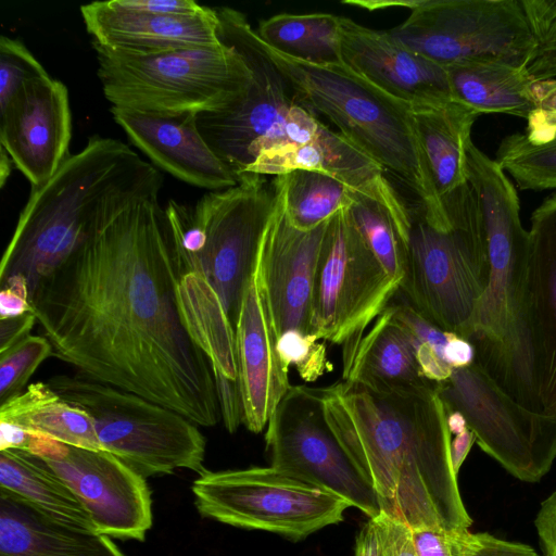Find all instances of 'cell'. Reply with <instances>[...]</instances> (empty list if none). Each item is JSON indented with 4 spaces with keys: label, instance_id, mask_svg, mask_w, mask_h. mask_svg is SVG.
<instances>
[{
    "label": "cell",
    "instance_id": "6da1fadb",
    "mask_svg": "<svg viewBox=\"0 0 556 556\" xmlns=\"http://www.w3.org/2000/svg\"><path fill=\"white\" fill-rule=\"evenodd\" d=\"M182 275L165 206L151 199L88 237L30 305L54 357L78 375L213 427L216 382L180 312Z\"/></svg>",
    "mask_w": 556,
    "mask_h": 556
},
{
    "label": "cell",
    "instance_id": "7a4b0ae2",
    "mask_svg": "<svg viewBox=\"0 0 556 556\" xmlns=\"http://www.w3.org/2000/svg\"><path fill=\"white\" fill-rule=\"evenodd\" d=\"M325 416L374 489L380 513L410 530L469 529L451 457L447 410L435 383L375 389L341 380L326 387Z\"/></svg>",
    "mask_w": 556,
    "mask_h": 556
},
{
    "label": "cell",
    "instance_id": "3957f363",
    "mask_svg": "<svg viewBox=\"0 0 556 556\" xmlns=\"http://www.w3.org/2000/svg\"><path fill=\"white\" fill-rule=\"evenodd\" d=\"M163 176L128 144L99 135L70 154L43 185L31 188L0 263L1 288L29 302L96 230L140 202L159 199Z\"/></svg>",
    "mask_w": 556,
    "mask_h": 556
},
{
    "label": "cell",
    "instance_id": "277c9868",
    "mask_svg": "<svg viewBox=\"0 0 556 556\" xmlns=\"http://www.w3.org/2000/svg\"><path fill=\"white\" fill-rule=\"evenodd\" d=\"M468 184L484 231L489 278L466 339L476 361L504 391L541 412L527 324L529 231L520 220L519 199L496 163L475 167Z\"/></svg>",
    "mask_w": 556,
    "mask_h": 556
},
{
    "label": "cell",
    "instance_id": "5b68a950",
    "mask_svg": "<svg viewBox=\"0 0 556 556\" xmlns=\"http://www.w3.org/2000/svg\"><path fill=\"white\" fill-rule=\"evenodd\" d=\"M260 43L301 104L326 116L342 136L404 181L419 198L422 214L431 225L446 226L447 217L433 188L409 103L387 93L345 64H312L278 52L261 38Z\"/></svg>",
    "mask_w": 556,
    "mask_h": 556
},
{
    "label": "cell",
    "instance_id": "8992f818",
    "mask_svg": "<svg viewBox=\"0 0 556 556\" xmlns=\"http://www.w3.org/2000/svg\"><path fill=\"white\" fill-rule=\"evenodd\" d=\"M274 202V179L247 173L237 186L208 191L193 204L169 200L165 206L182 274L207 280L233 329Z\"/></svg>",
    "mask_w": 556,
    "mask_h": 556
},
{
    "label": "cell",
    "instance_id": "52a82bcc",
    "mask_svg": "<svg viewBox=\"0 0 556 556\" xmlns=\"http://www.w3.org/2000/svg\"><path fill=\"white\" fill-rule=\"evenodd\" d=\"M450 225L440 228L412 213L400 290L440 329L466 339L488 285L489 258L478 205L468 182L441 197Z\"/></svg>",
    "mask_w": 556,
    "mask_h": 556
},
{
    "label": "cell",
    "instance_id": "ba28073f",
    "mask_svg": "<svg viewBox=\"0 0 556 556\" xmlns=\"http://www.w3.org/2000/svg\"><path fill=\"white\" fill-rule=\"evenodd\" d=\"M92 46L103 94L117 109L153 115L220 111L243 98L253 81L245 59L224 41L159 54Z\"/></svg>",
    "mask_w": 556,
    "mask_h": 556
},
{
    "label": "cell",
    "instance_id": "9c48e42d",
    "mask_svg": "<svg viewBox=\"0 0 556 556\" xmlns=\"http://www.w3.org/2000/svg\"><path fill=\"white\" fill-rule=\"evenodd\" d=\"M216 11L219 39L245 59L253 81L238 102L220 111L199 113L195 123L212 150L240 177L263 151L307 142L323 123L298 101L262 49L247 16L227 7Z\"/></svg>",
    "mask_w": 556,
    "mask_h": 556
},
{
    "label": "cell",
    "instance_id": "30bf717a",
    "mask_svg": "<svg viewBox=\"0 0 556 556\" xmlns=\"http://www.w3.org/2000/svg\"><path fill=\"white\" fill-rule=\"evenodd\" d=\"M47 383L93 422L100 445L143 478L206 469V440L199 426L146 397L78 374L58 375Z\"/></svg>",
    "mask_w": 556,
    "mask_h": 556
},
{
    "label": "cell",
    "instance_id": "8fae6325",
    "mask_svg": "<svg viewBox=\"0 0 556 556\" xmlns=\"http://www.w3.org/2000/svg\"><path fill=\"white\" fill-rule=\"evenodd\" d=\"M203 517L300 541L344 519L340 496L274 467L208 471L192 484Z\"/></svg>",
    "mask_w": 556,
    "mask_h": 556
},
{
    "label": "cell",
    "instance_id": "7c38bea8",
    "mask_svg": "<svg viewBox=\"0 0 556 556\" xmlns=\"http://www.w3.org/2000/svg\"><path fill=\"white\" fill-rule=\"evenodd\" d=\"M400 286L376 258L348 210L328 220L315 273L311 334L342 345L343 371L367 327Z\"/></svg>",
    "mask_w": 556,
    "mask_h": 556
},
{
    "label": "cell",
    "instance_id": "4fadbf2b",
    "mask_svg": "<svg viewBox=\"0 0 556 556\" xmlns=\"http://www.w3.org/2000/svg\"><path fill=\"white\" fill-rule=\"evenodd\" d=\"M408 17L388 30L441 65L492 61L527 66L535 41L521 0H413Z\"/></svg>",
    "mask_w": 556,
    "mask_h": 556
},
{
    "label": "cell",
    "instance_id": "5bb4252c",
    "mask_svg": "<svg viewBox=\"0 0 556 556\" xmlns=\"http://www.w3.org/2000/svg\"><path fill=\"white\" fill-rule=\"evenodd\" d=\"M447 412L460 413L480 448L523 482L540 481L556 459V415L513 399L475 361L435 383Z\"/></svg>",
    "mask_w": 556,
    "mask_h": 556
},
{
    "label": "cell",
    "instance_id": "9a60e30c",
    "mask_svg": "<svg viewBox=\"0 0 556 556\" xmlns=\"http://www.w3.org/2000/svg\"><path fill=\"white\" fill-rule=\"evenodd\" d=\"M325 394L326 387H290L267 424L270 466L327 490L375 518L380 514L376 493L328 425Z\"/></svg>",
    "mask_w": 556,
    "mask_h": 556
},
{
    "label": "cell",
    "instance_id": "2e32d148",
    "mask_svg": "<svg viewBox=\"0 0 556 556\" xmlns=\"http://www.w3.org/2000/svg\"><path fill=\"white\" fill-rule=\"evenodd\" d=\"M25 452L39 456L65 481L90 513L96 532L146 539L152 526L151 492L146 478L118 457L38 434H31Z\"/></svg>",
    "mask_w": 556,
    "mask_h": 556
},
{
    "label": "cell",
    "instance_id": "e0dca14e",
    "mask_svg": "<svg viewBox=\"0 0 556 556\" xmlns=\"http://www.w3.org/2000/svg\"><path fill=\"white\" fill-rule=\"evenodd\" d=\"M275 202L257 260L277 337L296 330L311 334L313 290L328 220L304 231L288 219L283 192L274 178Z\"/></svg>",
    "mask_w": 556,
    "mask_h": 556
},
{
    "label": "cell",
    "instance_id": "ac0fdd59",
    "mask_svg": "<svg viewBox=\"0 0 556 556\" xmlns=\"http://www.w3.org/2000/svg\"><path fill=\"white\" fill-rule=\"evenodd\" d=\"M0 143L31 188L67 159L72 114L66 86L50 76L26 84L0 111Z\"/></svg>",
    "mask_w": 556,
    "mask_h": 556
},
{
    "label": "cell",
    "instance_id": "d6986e66",
    "mask_svg": "<svg viewBox=\"0 0 556 556\" xmlns=\"http://www.w3.org/2000/svg\"><path fill=\"white\" fill-rule=\"evenodd\" d=\"M299 169L333 176L354 191L380 203L391 215L407 245L413 224L412 212L386 178L384 169L344 136L324 124L307 142L263 151L244 174L276 177Z\"/></svg>",
    "mask_w": 556,
    "mask_h": 556
},
{
    "label": "cell",
    "instance_id": "ffe728a7",
    "mask_svg": "<svg viewBox=\"0 0 556 556\" xmlns=\"http://www.w3.org/2000/svg\"><path fill=\"white\" fill-rule=\"evenodd\" d=\"M92 45L130 53L159 54L222 42L216 9L169 15L134 8L126 0L96 1L80 7Z\"/></svg>",
    "mask_w": 556,
    "mask_h": 556
},
{
    "label": "cell",
    "instance_id": "44dd1931",
    "mask_svg": "<svg viewBox=\"0 0 556 556\" xmlns=\"http://www.w3.org/2000/svg\"><path fill=\"white\" fill-rule=\"evenodd\" d=\"M235 333L243 425L260 433L291 386L289 368L278 353V337L257 264L242 299Z\"/></svg>",
    "mask_w": 556,
    "mask_h": 556
},
{
    "label": "cell",
    "instance_id": "7402d4cb",
    "mask_svg": "<svg viewBox=\"0 0 556 556\" xmlns=\"http://www.w3.org/2000/svg\"><path fill=\"white\" fill-rule=\"evenodd\" d=\"M130 142L157 168L199 188L217 191L235 187L240 177L200 134L194 114L153 115L111 108Z\"/></svg>",
    "mask_w": 556,
    "mask_h": 556
},
{
    "label": "cell",
    "instance_id": "603a6c76",
    "mask_svg": "<svg viewBox=\"0 0 556 556\" xmlns=\"http://www.w3.org/2000/svg\"><path fill=\"white\" fill-rule=\"evenodd\" d=\"M343 64L409 104L450 100L445 68L409 50L388 30L368 28L340 16Z\"/></svg>",
    "mask_w": 556,
    "mask_h": 556
},
{
    "label": "cell",
    "instance_id": "cb8c5ba5",
    "mask_svg": "<svg viewBox=\"0 0 556 556\" xmlns=\"http://www.w3.org/2000/svg\"><path fill=\"white\" fill-rule=\"evenodd\" d=\"M527 324L541 412L556 415V193L532 213Z\"/></svg>",
    "mask_w": 556,
    "mask_h": 556
},
{
    "label": "cell",
    "instance_id": "d4e9b609",
    "mask_svg": "<svg viewBox=\"0 0 556 556\" xmlns=\"http://www.w3.org/2000/svg\"><path fill=\"white\" fill-rule=\"evenodd\" d=\"M0 556H126L105 534L61 522L0 488Z\"/></svg>",
    "mask_w": 556,
    "mask_h": 556
},
{
    "label": "cell",
    "instance_id": "484cf974",
    "mask_svg": "<svg viewBox=\"0 0 556 556\" xmlns=\"http://www.w3.org/2000/svg\"><path fill=\"white\" fill-rule=\"evenodd\" d=\"M410 109L433 188L441 199L467 182L466 144L480 114L452 99L418 102Z\"/></svg>",
    "mask_w": 556,
    "mask_h": 556
},
{
    "label": "cell",
    "instance_id": "4316f807",
    "mask_svg": "<svg viewBox=\"0 0 556 556\" xmlns=\"http://www.w3.org/2000/svg\"><path fill=\"white\" fill-rule=\"evenodd\" d=\"M342 379L375 389L412 388L431 382L420 372L413 338L393 318V304L371 324Z\"/></svg>",
    "mask_w": 556,
    "mask_h": 556
},
{
    "label": "cell",
    "instance_id": "83f0119b",
    "mask_svg": "<svg viewBox=\"0 0 556 556\" xmlns=\"http://www.w3.org/2000/svg\"><path fill=\"white\" fill-rule=\"evenodd\" d=\"M451 99L479 114L502 113L528 119L536 109L525 67L492 61L444 66Z\"/></svg>",
    "mask_w": 556,
    "mask_h": 556
},
{
    "label": "cell",
    "instance_id": "f1b7e54d",
    "mask_svg": "<svg viewBox=\"0 0 556 556\" xmlns=\"http://www.w3.org/2000/svg\"><path fill=\"white\" fill-rule=\"evenodd\" d=\"M0 422L70 445L102 450L91 417L65 401L47 382L31 383L1 404Z\"/></svg>",
    "mask_w": 556,
    "mask_h": 556
},
{
    "label": "cell",
    "instance_id": "f546056e",
    "mask_svg": "<svg viewBox=\"0 0 556 556\" xmlns=\"http://www.w3.org/2000/svg\"><path fill=\"white\" fill-rule=\"evenodd\" d=\"M0 488L20 495L61 522L96 531L81 501L37 455L15 448L0 451Z\"/></svg>",
    "mask_w": 556,
    "mask_h": 556
},
{
    "label": "cell",
    "instance_id": "4dcf8cb0",
    "mask_svg": "<svg viewBox=\"0 0 556 556\" xmlns=\"http://www.w3.org/2000/svg\"><path fill=\"white\" fill-rule=\"evenodd\" d=\"M178 303L189 333L208 357L213 370L238 380L235 329L207 280L197 273L182 275Z\"/></svg>",
    "mask_w": 556,
    "mask_h": 556
},
{
    "label": "cell",
    "instance_id": "1f68e13d",
    "mask_svg": "<svg viewBox=\"0 0 556 556\" xmlns=\"http://www.w3.org/2000/svg\"><path fill=\"white\" fill-rule=\"evenodd\" d=\"M256 33L266 45L295 60L343 64L338 15L281 13L263 20Z\"/></svg>",
    "mask_w": 556,
    "mask_h": 556
},
{
    "label": "cell",
    "instance_id": "d6a6232c",
    "mask_svg": "<svg viewBox=\"0 0 556 556\" xmlns=\"http://www.w3.org/2000/svg\"><path fill=\"white\" fill-rule=\"evenodd\" d=\"M276 178L282 188L288 219L300 230L318 227L348 210L355 199L356 191L320 172L299 169Z\"/></svg>",
    "mask_w": 556,
    "mask_h": 556
},
{
    "label": "cell",
    "instance_id": "836d02e7",
    "mask_svg": "<svg viewBox=\"0 0 556 556\" xmlns=\"http://www.w3.org/2000/svg\"><path fill=\"white\" fill-rule=\"evenodd\" d=\"M496 162L522 190L556 189V136L531 141L517 132L505 137Z\"/></svg>",
    "mask_w": 556,
    "mask_h": 556
},
{
    "label": "cell",
    "instance_id": "e575fe53",
    "mask_svg": "<svg viewBox=\"0 0 556 556\" xmlns=\"http://www.w3.org/2000/svg\"><path fill=\"white\" fill-rule=\"evenodd\" d=\"M367 245L393 279L402 282L406 245L389 212L377 201L356 192L348 208Z\"/></svg>",
    "mask_w": 556,
    "mask_h": 556
},
{
    "label": "cell",
    "instance_id": "d590c367",
    "mask_svg": "<svg viewBox=\"0 0 556 556\" xmlns=\"http://www.w3.org/2000/svg\"><path fill=\"white\" fill-rule=\"evenodd\" d=\"M535 49L526 66L532 81H556V0H521Z\"/></svg>",
    "mask_w": 556,
    "mask_h": 556
},
{
    "label": "cell",
    "instance_id": "8d00e7d4",
    "mask_svg": "<svg viewBox=\"0 0 556 556\" xmlns=\"http://www.w3.org/2000/svg\"><path fill=\"white\" fill-rule=\"evenodd\" d=\"M54 356L50 341L41 336L24 340L0 353V405L23 392V388L47 358Z\"/></svg>",
    "mask_w": 556,
    "mask_h": 556
},
{
    "label": "cell",
    "instance_id": "74e56055",
    "mask_svg": "<svg viewBox=\"0 0 556 556\" xmlns=\"http://www.w3.org/2000/svg\"><path fill=\"white\" fill-rule=\"evenodd\" d=\"M49 76L45 67L18 39L0 38V111L28 83Z\"/></svg>",
    "mask_w": 556,
    "mask_h": 556
},
{
    "label": "cell",
    "instance_id": "f35d334b",
    "mask_svg": "<svg viewBox=\"0 0 556 556\" xmlns=\"http://www.w3.org/2000/svg\"><path fill=\"white\" fill-rule=\"evenodd\" d=\"M317 337L290 330L278 338L279 356L287 368L294 366L301 379L314 382L332 370L327 348Z\"/></svg>",
    "mask_w": 556,
    "mask_h": 556
},
{
    "label": "cell",
    "instance_id": "ab89813d",
    "mask_svg": "<svg viewBox=\"0 0 556 556\" xmlns=\"http://www.w3.org/2000/svg\"><path fill=\"white\" fill-rule=\"evenodd\" d=\"M417 556H478L481 533L468 529L421 528L410 530Z\"/></svg>",
    "mask_w": 556,
    "mask_h": 556
},
{
    "label": "cell",
    "instance_id": "60d3db41",
    "mask_svg": "<svg viewBox=\"0 0 556 556\" xmlns=\"http://www.w3.org/2000/svg\"><path fill=\"white\" fill-rule=\"evenodd\" d=\"M393 318L409 333L416 344V349L418 344H429L445 362L444 350L453 332L440 329L408 303L393 304Z\"/></svg>",
    "mask_w": 556,
    "mask_h": 556
},
{
    "label": "cell",
    "instance_id": "b9f144b4",
    "mask_svg": "<svg viewBox=\"0 0 556 556\" xmlns=\"http://www.w3.org/2000/svg\"><path fill=\"white\" fill-rule=\"evenodd\" d=\"M219 408L224 426L233 433L243 424V404L238 380H231L214 371Z\"/></svg>",
    "mask_w": 556,
    "mask_h": 556
},
{
    "label": "cell",
    "instance_id": "7bdbcfd3",
    "mask_svg": "<svg viewBox=\"0 0 556 556\" xmlns=\"http://www.w3.org/2000/svg\"><path fill=\"white\" fill-rule=\"evenodd\" d=\"M374 519L377 522L387 556H417L409 528L383 513Z\"/></svg>",
    "mask_w": 556,
    "mask_h": 556
},
{
    "label": "cell",
    "instance_id": "ee69618b",
    "mask_svg": "<svg viewBox=\"0 0 556 556\" xmlns=\"http://www.w3.org/2000/svg\"><path fill=\"white\" fill-rule=\"evenodd\" d=\"M544 556H556V490L542 503L534 520Z\"/></svg>",
    "mask_w": 556,
    "mask_h": 556
},
{
    "label": "cell",
    "instance_id": "f6af8a7d",
    "mask_svg": "<svg viewBox=\"0 0 556 556\" xmlns=\"http://www.w3.org/2000/svg\"><path fill=\"white\" fill-rule=\"evenodd\" d=\"M36 323L37 318L33 311L18 316L0 318V353L29 336Z\"/></svg>",
    "mask_w": 556,
    "mask_h": 556
},
{
    "label": "cell",
    "instance_id": "bcb514c9",
    "mask_svg": "<svg viewBox=\"0 0 556 556\" xmlns=\"http://www.w3.org/2000/svg\"><path fill=\"white\" fill-rule=\"evenodd\" d=\"M416 357L422 377L431 382H443L447 380L453 372V368L447 365L429 344H418Z\"/></svg>",
    "mask_w": 556,
    "mask_h": 556
},
{
    "label": "cell",
    "instance_id": "7dc6e473",
    "mask_svg": "<svg viewBox=\"0 0 556 556\" xmlns=\"http://www.w3.org/2000/svg\"><path fill=\"white\" fill-rule=\"evenodd\" d=\"M481 533V548L478 556H539L529 545Z\"/></svg>",
    "mask_w": 556,
    "mask_h": 556
},
{
    "label": "cell",
    "instance_id": "c3c4849f",
    "mask_svg": "<svg viewBox=\"0 0 556 556\" xmlns=\"http://www.w3.org/2000/svg\"><path fill=\"white\" fill-rule=\"evenodd\" d=\"M134 8L160 14L185 15L202 11L205 7L193 0H126Z\"/></svg>",
    "mask_w": 556,
    "mask_h": 556
},
{
    "label": "cell",
    "instance_id": "681fc988",
    "mask_svg": "<svg viewBox=\"0 0 556 556\" xmlns=\"http://www.w3.org/2000/svg\"><path fill=\"white\" fill-rule=\"evenodd\" d=\"M444 359L453 368L471 365L476 361V350L467 339L451 333L444 350Z\"/></svg>",
    "mask_w": 556,
    "mask_h": 556
},
{
    "label": "cell",
    "instance_id": "f907efd6",
    "mask_svg": "<svg viewBox=\"0 0 556 556\" xmlns=\"http://www.w3.org/2000/svg\"><path fill=\"white\" fill-rule=\"evenodd\" d=\"M354 556H387L374 518L369 519L361 529L355 542Z\"/></svg>",
    "mask_w": 556,
    "mask_h": 556
},
{
    "label": "cell",
    "instance_id": "816d5d0a",
    "mask_svg": "<svg viewBox=\"0 0 556 556\" xmlns=\"http://www.w3.org/2000/svg\"><path fill=\"white\" fill-rule=\"evenodd\" d=\"M521 134L531 141L556 136V114L534 110L528 117L527 127Z\"/></svg>",
    "mask_w": 556,
    "mask_h": 556
},
{
    "label": "cell",
    "instance_id": "f5cc1de1",
    "mask_svg": "<svg viewBox=\"0 0 556 556\" xmlns=\"http://www.w3.org/2000/svg\"><path fill=\"white\" fill-rule=\"evenodd\" d=\"M30 311V302L25 295L9 288H1L0 318L23 315Z\"/></svg>",
    "mask_w": 556,
    "mask_h": 556
},
{
    "label": "cell",
    "instance_id": "db71d44e",
    "mask_svg": "<svg viewBox=\"0 0 556 556\" xmlns=\"http://www.w3.org/2000/svg\"><path fill=\"white\" fill-rule=\"evenodd\" d=\"M475 442V434L469 428L462 431L460 433L455 434L454 438H452L451 457L454 470L457 475Z\"/></svg>",
    "mask_w": 556,
    "mask_h": 556
},
{
    "label": "cell",
    "instance_id": "11a10c76",
    "mask_svg": "<svg viewBox=\"0 0 556 556\" xmlns=\"http://www.w3.org/2000/svg\"><path fill=\"white\" fill-rule=\"evenodd\" d=\"M447 426L451 434L454 435L468 428L464 416L458 412H447Z\"/></svg>",
    "mask_w": 556,
    "mask_h": 556
},
{
    "label": "cell",
    "instance_id": "9f6ffc18",
    "mask_svg": "<svg viewBox=\"0 0 556 556\" xmlns=\"http://www.w3.org/2000/svg\"><path fill=\"white\" fill-rule=\"evenodd\" d=\"M13 162L9 156L8 152L1 147L0 148V187L3 188L8 178L11 175Z\"/></svg>",
    "mask_w": 556,
    "mask_h": 556
}]
</instances>
